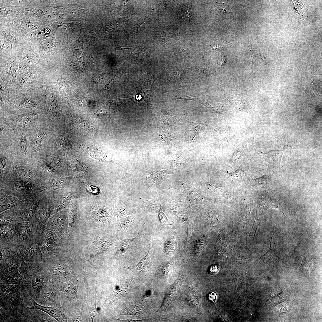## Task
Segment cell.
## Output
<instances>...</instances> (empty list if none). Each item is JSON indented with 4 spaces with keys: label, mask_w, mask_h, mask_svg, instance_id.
Segmentation results:
<instances>
[{
    "label": "cell",
    "mask_w": 322,
    "mask_h": 322,
    "mask_svg": "<svg viewBox=\"0 0 322 322\" xmlns=\"http://www.w3.org/2000/svg\"><path fill=\"white\" fill-rule=\"evenodd\" d=\"M1 272L4 279L10 284L20 282L29 267L16 250L7 249L1 253Z\"/></svg>",
    "instance_id": "obj_1"
},
{
    "label": "cell",
    "mask_w": 322,
    "mask_h": 322,
    "mask_svg": "<svg viewBox=\"0 0 322 322\" xmlns=\"http://www.w3.org/2000/svg\"><path fill=\"white\" fill-rule=\"evenodd\" d=\"M85 303L83 301L82 304L80 307L78 308L76 314L72 319V321L73 322H82V316L83 309L85 305Z\"/></svg>",
    "instance_id": "obj_28"
},
{
    "label": "cell",
    "mask_w": 322,
    "mask_h": 322,
    "mask_svg": "<svg viewBox=\"0 0 322 322\" xmlns=\"http://www.w3.org/2000/svg\"><path fill=\"white\" fill-rule=\"evenodd\" d=\"M17 285H10L1 288V295L4 298L8 299L11 303L16 306L19 304L21 300L20 293L18 291Z\"/></svg>",
    "instance_id": "obj_10"
},
{
    "label": "cell",
    "mask_w": 322,
    "mask_h": 322,
    "mask_svg": "<svg viewBox=\"0 0 322 322\" xmlns=\"http://www.w3.org/2000/svg\"><path fill=\"white\" fill-rule=\"evenodd\" d=\"M35 25L32 24L28 25V26H27V27L28 29H36V28H38L37 26Z\"/></svg>",
    "instance_id": "obj_49"
},
{
    "label": "cell",
    "mask_w": 322,
    "mask_h": 322,
    "mask_svg": "<svg viewBox=\"0 0 322 322\" xmlns=\"http://www.w3.org/2000/svg\"><path fill=\"white\" fill-rule=\"evenodd\" d=\"M35 103L33 102L32 101L26 99L22 101L20 103V106L22 107H27V108H30L34 105Z\"/></svg>",
    "instance_id": "obj_34"
},
{
    "label": "cell",
    "mask_w": 322,
    "mask_h": 322,
    "mask_svg": "<svg viewBox=\"0 0 322 322\" xmlns=\"http://www.w3.org/2000/svg\"><path fill=\"white\" fill-rule=\"evenodd\" d=\"M134 222L133 219L131 217H128L123 220L121 223V228L125 230L129 228L133 225Z\"/></svg>",
    "instance_id": "obj_29"
},
{
    "label": "cell",
    "mask_w": 322,
    "mask_h": 322,
    "mask_svg": "<svg viewBox=\"0 0 322 322\" xmlns=\"http://www.w3.org/2000/svg\"><path fill=\"white\" fill-rule=\"evenodd\" d=\"M134 283L133 280L125 282L117 283L107 291L108 295L104 298V303L110 306L115 301L126 296L129 292Z\"/></svg>",
    "instance_id": "obj_6"
},
{
    "label": "cell",
    "mask_w": 322,
    "mask_h": 322,
    "mask_svg": "<svg viewBox=\"0 0 322 322\" xmlns=\"http://www.w3.org/2000/svg\"><path fill=\"white\" fill-rule=\"evenodd\" d=\"M196 70L197 72L201 75L208 77L210 75L209 72L202 67H199Z\"/></svg>",
    "instance_id": "obj_37"
},
{
    "label": "cell",
    "mask_w": 322,
    "mask_h": 322,
    "mask_svg": "<svg viewBox=\"0 0 322 322\" xmlns=\"http://www.w3.org/2000/svg\"><path fill=\"white\" fill-rule=\"evenodd\" d=\"M50 42L48 40H45L41 41L40 46L43 49H46L49 46Z\"/></svg>",
    "instance_id": "obj_43"
},
{
    "label": "cell",
    "mask_w": 322,
    "mask_h": 322,
    "mask_svg": "<svg viewBox=\"0 0 322 322\" xmlns=\"http://www.w3.org/2000/svg\"><path fill=\"white\" fill-rule=\"evenodd\" d=\"M54 282L60 290L65 294L70 303L74 306L80 304L78 290L80 280L78 277L73 276L66 282H64L54 279Z\"/></svg>",
    "instance_id": "obj_5"
},
{
    "label": "cell",
    "mask_w": 322,
    "mask_h": 322,
    "mask_svg": "<svg viewBox=\"0 0 322 322\" xmlns=\"http://www.w3.org/2000/svg\"><path fill=\"white\" fill-rule=\"evenodd\" d=\"M269 200L267 209L270 208L277 209L281 211L284 219H287L290 212L286 205L275 196Z\"/></svg>",
    "instance_id": "obj_15"
},
{
    "label": "cell",
    "mask_w": 322,
    "mask_h": 322,
    "mask_svg": "<svg viewBox=\"0 0 322 322\" xmlns=\"http://www.w3.org/2000/svg\"><path fill=\"white\" fill-rule=\"evenodd\" d=\"M13 240L16 249L19 246L28 243H39V240L30 229L29 222H16L13 233Z\"/></svg>",
    "instance_id": "obj_4"
},
{
    "label": "cell",
    "mask_w": 322,
    "mask_h": 322,
    "mask_svg": "<svg viewBox=\"0 0 322 322\" xmlns=\"http://www.w3.org/2000/svg\"><path fill=\"white\" fill-rule=\"evenodd\" d=\"M181 14L182 18L185 19H189L192 16L191 9L187 7H183L182 8Z\"/></svg>",
    "instance_id": "obj_31"
},
{
    "label": "cell",
    "mask_w": 322,
    "mask_h": 322,
    "mask_svg": "<svg viewBox=\"0 0 322 322\" xmlns=\"http://www.w3.org/2000/svg\"><path fill=\"white\" fill-rule=\"evenodd\" d=\"M145 320V319H143V320H132V319H127V320H121V321H124V322H140V321H143V320Z\"/></svg>",
    "instance_id": "obj_48"
},
{
    "label": "cell",
    "mask_w": 322,
    "mask_h": 322,
    "mask_svg": "<svg viewBox=\"0 0 322 322\" xmlns=\"http://www.w3.org/2000/svg\"><path fill=\"white\" fill-rule=\"evenodd\" d=\"M159 218L160 222L163 225H169L174 224L172 221L168 219L165 214L162 212L159 214Z\"/></svg>",
    "instance_id": "obj_32"
},
{
    "label": "cell",
    "mask_w": 322,
    "mask_h": 322,
    "mask_svg": "<svg viewBox=\"0 0 322 322\" xmlns=\"http://www.w3.org/2000/svg\"><path fill=\"white\" fill-rule=\"evenodd\" d=\"M16 250L27 263L30 270L38 268L43 260L39 243L35 242L23 245L17 247Z\"/></svg>",
    "instance_id": "obj_2"
},
{
    "label": "cell",
    "mask_w": 322,
    "mask_h": 322,
    "mask_svg": "<svg viewBox=\"0 0 322 322\" xmlns=\"http://www.w3.org/2000/svg\"><path fill=\"white\" fill-rule=\"evenodd\" d=\"M26 309H37L48 314L58 322H67L65 311L62 307H51L41 305L30 297Z\"/></svg>",
    "instance_id": "obj_7"
},
{
    "label": "cell",
    "mask_w": 322,
    "mask_h": 322,
    "mask_svg": "<svg viewBox=\"0 0 322 322\" xmlns=\"http://www.w3.org/2000/svg\"><path fill=\"white\" fill-rule=\"evenodd\" d=\"M179 276L175 282L167 289L165 294L163 303L158 311L161 310L164 308L170 300L174 296L179 288Z\"/></svg>",
    "instance_id": "obj_17"
},
{
    "label": "cell",
    "mask_w": 322,
    "mask_h": 322,
    "mask_svg": "<svg viewBox=\"0 0 322 322\" xmlns=\"http://www.w3.org/2000/svg\"><path fill=\"white\" fill-rule=\"evenodd\" d=\"M50 214L49 207L43 205L36 210L33 216L29 222L31 230L38 239L44 230Z\"/></svg>",
    "instance_id": "obj_3"
},
{
    "label": "cell",
    "mask_w": 322,
    "mask_h": 322,
    "mask_svg": "<svg viewBox=\"0 0 322 322\" xmlns=\"http://www.w3.org/2000/svg\"><path fill=\"white\" fill-rule=\"evenodd\" d=\"M20 145L21 148L26 150L27 149V144L26 140L24 137L22 136L20 142Z\"/></svg>",
    "instance_id": "obj_42"
},
{
    "label": "cell",
    "mask_w": 322,
    "mask_h": 322,
    "mask_svg": "<svg viewBox=\"0 0 322 322\" xmlns=\"http://www.w3.org/2000/svg\"><path fill=\"white\" fill-rule=\"evenodd\" d=\"M273 236L272 235L269 250L260 258L264 263L278 265L281 262V261L276 253L275 249V242Z\"/></svg>",
    "instance_id": "obj_13"
},
{
    "label": "cell",
    "mask_w": 322,
    "mask_h": 322,
    "mask_svg": "<svg viewBox=\"0 0 322 322\" xmlns=\"http://www.w3.org/2000/svg\"><path fill=\"white\" fill-rule=\"evenodd\" d=\"M2 12L3 13L9 15L10 13H12L13 12L11 10H9V9H5L2 10Z\"/></svg>",
    "instance_id": "obj_47"
},
{
    "label": "cell",
    "mask_w": 322,
    "mask_h": 322,
    "mask_svg": "<svg viewBox=\"0 0 322 322\" xmlns=\"http://www.w3.org/2000/svg\"><path fill=\"white\" fill-rule=\"evenodd\" d=\"M58 287L53 279L45 282L41 292L40 295L43 300L49 305L54 307L60 306L57 292Z\"/></svg>",
    "instance_id": "obj_8"
},
{
    "label": "cell",
    "mask_w": 322,
    "mask_h": 322,
    "mask_svg": "<svg viewBox=\"0 0 322 322\" xmlns=\"http://www.w3.org/2000/svg\"><path fill=\"white\" fill-rule=\"evenodd\" d=\"M45 282L44 276L42 275H37L34 274L31 277L28 283V285L30 292L33 296L37 298L40 296Z\"/></svg>",
    "instance_id": "obj_11"
},
{
    "label": "cell",
    "mask_w": 322,
    "mask_h": 322,
    "mask_svg": "<svg viewBox=\"0 0 322 322\" xmlns=\"http://www.w3.org/2000/svg\"><path fill=\"white\" fill-rule=\"evenodd\" d=\"M86 188L88 191L91 194L97 195L99 193V189L96 187L87 185L86 186Z\"/></svg>",
    "instance_id": "obj_36"
},
{
    "label": "cell",
    "mask_w": 322,
    "mask_h": 322,
    "mask_svg": "<svg viewBox=\"0 0 322 322\" xmlns=\"http://www.w3.org/2000/svg\"><path fill=\"white\" fill-rule=\"evenodd\" d=\"M168 75L170 80L174 83H178L181 80L182 73L179 69L172 68L168 70Z\"/></svg>",
    "instance_id": "obj_22"
},
{
    "label": "cell",
    "mask_w": 322,
    "mask_h": 322,
    "mask_svg": "<svg viewBox=\"0 0 322 322\" xmlns=\"http://www.w3.org/2000/svg\"><path fill=\"white\" fill-rule=\"evenodd\" d=\"M5 166V160L4 158L1 157L0 160V169L1 172L4 171Z\"/></svg>",
    "instance_id": "obj_45"
},
{
    "label": "cell",
    "mask_w": 322,
    "mask_h": 322,
    "mask_svg": "<svg viewBox=\"0 0 322 322\" xmlns=\"http://www.w3.org/2000/svg\"><path fill=\"white\" fill-rule=\"evenodd\" d=\"M41 265L48 270L52 276H61L68 280L70 279L73 276L69 267L64 263L52 264L43 259Z\"/></svg>",
    "instance_id": "obj_9"
},
{
    "label": "cell",
    "mask_w": 322,
    "mask_h": 322,
    "mask_svg": "<svg viewBox=\"0 0 322 322\" xmlns=\"http://www.w3.org/2000/svg\"><path fill=\"white\" fill-rule=\"evenodd\" d=\"M95 114L98 116H102L107 114H108V112L102 110H99L97 111Z\"/></svg>",
    "instance_id": "obj_46"
},
{
    "label": "cell",
    "mask_w": 322,
    "mask_h": 322,
    "mask_svg": "<svg viewBox=\"0 0 322 322\" xmlns=\"http://www.w3.org/2000/svg\"><path fill=\"white\" fill-rule=\"evenodd\" d=\"M268 180V177L263 176L255 180L256 184H266Z\"/></svg>",
    "instance_id": "obj_41"
},
{
    "label": "cell",
    "mask_w": 322,
    "mask_h": 322,
    "mask_svg": "<svg viewBox=\"0 0 322 322\" xmlns=\"http://www.w3.org/2000/svg\"><path fill=\"white\" fill-rule=\"evenodd\" d=\"M212 49L217 51H220L223 49V47L222 46L217 44H214L213 45H210Z\"/></svg>",
    "instance_id": "obj_44"
},
{
    "label": "cell",
    "mask_w": 322,
    "mask_h": 322,
    "mask_svg": "<svg viewBox=\"0 0 322 322\" xmlns=\"http://www.w3.org/2000/svg\"><path fill=\"white\" fill-rule=\"evenodd\" d=\"M45 137V136L43 134L38 135L35 137L33 143V148H39L40 145H41Z\"/></svg>",
    "instance_id": "obj_30"
},
{
    "label": "cell",
    "mask_w": 322,
    "mask_h": 322,
    "mask_svg": "<svg viewBox=\"0 0 322 322\" xmlns=\"http://www.w3.org/2000/svg\"><path fill=\"white\" fill-rule=\"evenodd\" d=\"M139 233L135 237L129 239L122 240V243L117 248V251L114 256L122 255L130 250L135 245L139 237Z\"/></svg>",
    "instance_id": "obj_18"
},
{
    "label": "cell",
    "mask_w": 322,
    "mask_h": 322,
    "mask_svg": "<svg viewBox=\"0 0 322 322\" xmlns=\"http://www.w3.org/2000/svg\"><path fill=\"white\" fill-rule=\"evenodd\" d=\"M302 261L299 269L307 268L309 269L310 275L315 268L321 266V262L319 259L311 255L305 254L302 256Z\"/></svg>",
    "instance_id": "obj_14"
},
{
    "label": "cell",
    "mask_w": 322,
    "mask_h": 322,
    "mask_svg": "<svg viewBox=\"0 0 322 322\" xmlns=\"http://www.w3.org/2000/svg\"><path fill=\"white\" fill-rule=\"evenodd\" d=\"M208 298L210 301L215 304L217 299V295L214 292H209L208 295Z\"/></svg>",
    "instance_id": "obj_40"
},
{
    "label": "cell",
    "mask_w": 322,
    "mask_h": 322,
    "mask_svg": "<svg viewBox=\"0 0 322 322\" xmlns=\"http://www.w3.org/2000/svg\"><path fill=\"white\" fill-rule=\"evenodd\" d=\"M143 99L147 103L148 106L150 109H152V106L150 100V95L143 92L142 93Z\"/></svg>",
    "instance_id": "obj_35"
},
{
    "label": "cell",
    "mask_w": 322,
    "mask_h": 322,
    "mask_svg": "<svg viewBox=\"0 0 322 322\" xmlns=\"http://www.w3.org/2000/svg\"><path fill=\"white\" fill-rule=\"evenodd\" d=\"M222 63H221V66H222L223 64H225V62L226 58H225V57H223L222 58Z\"/></svg>",
    "instance_id": "obj_50"
},
{
    "label": "cell",
    "mask_w": 322,
    "mask_h": 322,
    "mask_svg": "<svg viewBox=\"0 0 322 322\" xmlns=\"http://www.w3.org/2000/svg\"><path fill=\"white\" fill-rule=\"evenodd\" d=\"M219 269L218 264H213L211 265L208 269V272L210 275H215L218 273Z\"/></svg>",
    "instance_id": "obj_33"
},
{
    "label": "cell",
    "mask_w": 322,
    "mask_h": 322,
    "mask_svg": "<svg viewBox=\"0 0 322 322\" xmlns=\"http://www.w3.org/2000/svg\"><path fill=\"white\" fill-rule=\"evenodd\" d=\"M18 174L24 178H29L31 176L30 170L27 167L24 166H20L17 168Z\"/></svg>",
    "instance_id": "obj_25"
},
{
    "label": "cell",
    "mask_w": 322,
    "mask_h": 322,
    "mask_svg": "<svg viewBox=\"0 0 322 322\" xmlns=\"http://www.w3.org/2000/svg\"><path fill=\"white\" fill-rule=\"evenodd\" d=\"M94 245L95 250L98 253H100L107 250L111 245V243L106 240L100 239L95 241Z\"/></svg>",
    "instance_id": "obj_24"
},
{
    "label": "cell",
    "mask_w": 322,
    "mask_h": 322,
    "mask_svg": "<svg viewBox=\"0 0 322 322\" xmlns=\"http://www.w3.org/2000/svg\"><path fill=\"white\" fill-rule=\"evenodd\" d=\"M93 64V58L84 55L75 58L71 63V65L73 68L85 70L90 67Z\"/></svg>",
    "instance_id": "obj_16"
},
{
    "label": "cell",
    "mask_w": 322,
    "mask_h": 322,
    "mask_svg": "<svg viewBox=\"0 0 322 322\" xmlns=\"http://www.w3.org/2000/svg\"><path fill=\"white\" fill-rule=\"evenodd\" d=\"M49 29H46L45 30L44 32L46 33H48L49 32Z\"/></svg>",
    "instance_id": "obj_51"
},
{
    "label": "cell",
    "mask_w": 322,
    "mask_h": 322,
    "mask_svg": "<svg viewBox=\"0 0 322 322\" xmlns=\"http://www.w3.org/2000/svg\"><path fill=\"white\" fill-rule=\"evenodd\" d=\"M174 268L173 264L172 262H169L163 266L162 271L165 275H168L172 273Z\"/></svg>",
    "instance_id": "obj_27"
},
{
    "label": "cell",
    "mask_w": 322,
    "mask_h": 322,
    "mask_svg": "<svg viewBox=\"0 0 322 322\" xmlns=\"http://www.w3.org/2000/svg\"><path fill=\"white\" fill-rule=\"evenodd\" d=\"M3 212L1 214L0 226H8L14 230L17 222L15 218L9 212Z\"/></svg>",
    "instance_id": "obj_19"
},
{
    "label": "cell",
    "mask_w": 322,
    "mask_h": 322,
    "mask_svg": "<svg viewBox=\"0 0 322 322\" xmlns=\"http://www.w3.org/2000/svg\"><path fill=\"white\" fill-rule=\"evenodd\" d=\"M44 35V33L42 31L38 30L32 32L31 35L35 38L40 39L43 37Z\"/></svg>",
    "instance_id": "obj_39"
},
{
    "label": "cell",
    "mask_w": 322,
    "mask_h": 322,
    "mask_svg": "<svg viewBox=\"0 0 322 322\" xmlns=\"http://www.w3.org/2000/svg\"><path fill=\"white\" fill-rule=\"evenodd\" d=\"M189 292H188V296L189 297L190 301L193 305L198 307L200 304L201 299L200 293L196 288L193 286H190L189 288Z\"/></svg>",
    "instance_id": "obj_21"
},
{
    "label": "cell",
    "mask_w": 322,
    "mask_h": 322,
    "mask_svg": "<svg viewBox=\"0 0 322 322\" xmlns=\"http://www.w3.org/2000/svg\"><path fill=\"white\" fill-rule=\"evenodd\" d=\"M117 75H115L111 80H109L103 87L105 89H108L111 88L114 84L115 80L117 78Z\"/></svg>",
    "instance_id": "obj_38"
},
{
    "label": "cell",
    "mask_w": 322,
    "mask_h": 322,
    "mask_svg": "<svg viewBox=\"0 0 322 322\" xmlns=\"http://www.w3.org/2000/svg\"><path fill=\"white\" fill-rule=\"evenodd\" d=\"M137 101L134 97L125 99H117L112 100L111 102L114 104L117 105L126 104L134 103Z\"/></svg>",
    "instance_id": "obj_26"
},
{
    "label": "cell",
    "mask_w": 322,
    "mask_h": 322,
    "mask_svg": "<svg viewBox=\"0 0 322 322\" xmlns=\"http://www.w3.org/2000/svg\"><path fill=\"white\" fill-rule=\"evenodd\" d=\"M20 202L12 197H8L1 201L0 204V212L12 209L20 204Z\"/></svg>",
    "instance_id": "obj_20"
},
{
    "label": "cell",
    "mask_w": 322,
    "mask_h": 322,
    "mask_svg": "<svg viewBox=\"0 0 322 322\" xmlns=\"http://www.w3.org/2000/svg\"><path fill=\"white\" fill-rule=\"evenodd\" d=\"M150 247H149L148 251L146 255L136 265L129 267L136 274L148 276L150 272L151 263L149 253Z\"/></svg>",
    "instance_id": "obj_12"
},
{
    "label": "cell",
    "mask_w": 322,
    "mask_h": 322,
    "mask_svg": "<svg viewBox=\"0 0 322 322\" xmlns=\"http://www.w3.org/2000/svg\"><path fill=\"white\" fill-rule=\"evenodd\" d=\"M92 216L100 222H104L107 219V213L102 208L94 209L92 212Z\"/></svg>",
    "instance_id": "obj_23"
}]
</instances>
